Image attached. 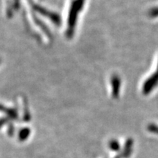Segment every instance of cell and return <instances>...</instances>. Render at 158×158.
I'll list each match as a JSON object with an SVG mask.
<instances>
[{
	"label": "cell",
	"instance_id": "6da1fadb",
	"mask_svg": "<svg viewBox=\"0 0 158 158\" xmlns=\"http://www.w3.org/2000/svg\"><path fill=\"white\" fill-rule=\"evenodd\" d=\"M84 2L85 0H74L71 4L68 19V29L66 31L67 37L69 38L73 36L78 15L83 9Z\"/></svg>",
	"mask_w": 158,
	"mask_h": 158
},
{
	"label": "cell",
	"instance_id": "7a4b0ae2",
	"mask_svg": "<svg viewBox=\"0 0 158 158\" xmlns=\"http://www.w3.org/2000/svg\"><path fill=\"white\" fill-rule=\"evenodd\" d=\"M158 84V73L157 72L153 76H152L146 81L143 85V92L144 94H148L153 89L154 87Z\"/></svg>",
	"mask_w": 158,
	"mask_h": 158
},
{
	"label": "cell",
	"instance_id": "3957f363",
	"mask_svg": "<svg viewBox=\"0 0 158 158\" xmlns=\"http://www.w3.org/2000/svg\"><path fill=\"white\" fill-rule=\"evenodd\" d=\"M111 84L113 87V95L114 97H117L119 92L120 88V80L118 76H114L111 79Z\"/></svg>",
	"mask_w": 158,
	"mask_h": 158
},
{
	"label": "cell",
	"instance_id": "277c9868",
	"mask_svg": "<svg viewBox=\"0 0 158 158\" xmlns=\"http://www.w3.org/2000/svg\"><path fill=\"white\" fill-rule=\"evenodd\" d=\"M149 15H150V16H152V17H157V16H158V7H157V8H155V9L152 10L150 11Z\"/></svg>",
	"mask_w": 158,
	"mask_h": 158
},
{
	"label": "cell",
	"instance_id": "5b68a950",
	"mask_svg": "<svg viewBox=\"0 0 158 158\" xmlns=\"http://www.w3.org/2000/svg\"><path fill=\"white\" fill-rule=\"evenodd\" d=\"M157 73H158V69H157Z\"/></svg>",
	"mask_w": 158,
	"mask_h": 158
},
{
	"label": "cell",
	"instance_id": "8992f818",
	"mask_svg": "<svg viewBox=\"0 0 158 158\" xmlns=\"http://www.w3.org/2000/svg\"><path fill=\"white\" fill-rule=\"evenodd\" d=\"M0 62H1V60H0Z\"/></svg>",
	"mask_w": 158,
	"mask_h": 158
}]
</instances>
